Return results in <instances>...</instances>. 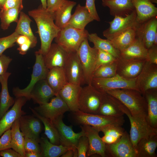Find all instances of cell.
Returning a JSON list of instances; mask_svg holds the SVG:
<instances>
[{
	"mask_svg": "<svg viewBox=\"0 0 157 157\" xmlns=\"http://www.w3.org/2000/svg\"><path fill=\"white\" fill-rule=\"evenodd\" d=\"M33 114L39 119L44 124V134L53 144L60 145L58 131L52 122L49 119L38 114L34 109L30 108Z\"/></svg>",
	"mask_w": 157,
	"mask_h": 157,
	"instance_id": "obj_41",
	"label": "cell"
},
{
	"mask_svg": "<svg viewBox=\"0 0 157 157\" xmlns=\"http://www.w3.org/2000/svg\"><path fill=\"white\" fill-rule=\"evenodd\" d=\"M12 59L9 57L2 54L0 56V75L4 74L7 70Z\"/></svg>",
	"mask_w": 157,
	"mask_h": 157,
	"instance_id": "obj_50",
	"label": "cell"
},
{
	"mask_svg": "<svg viewBox=\"0 0 157 157\" xmlns=\"http://www.w3.org/2000/svg\"><path fill=\"white\" fill-rule=\"evenodd\" d=\"M11 129L4 132L0 138V151L10 148H11Z\"/></svg>",
	"mask_w": 157,
	"mask_h": 157,
	"instance_id": "obj_47",
	"label": "cell"
},
{
	"mask_svg": "<svg viewBox=\"0 0 157 157\" xmlns=\"http://www.w3.org/2000/svg\"><path fill=\"white\" fill-rule=\"evenodd\" d=\"M88 34L85 29H78L67 25L60 30L55 41L68 53L76 52Z\"/></svg>",
	"mask_w": 157,
	"mask_h": 157,
	"instance_id": "obj_4",
	"label": "cell"
},
{
	"mask_svg": "<svg viewBox=\"0 0 157 157\" xmlns=\"http://www.w3.org/2000/svg\"><path fill=\"white\" fill-rule=\"evenodd\" d=\"M94 20L85 6L78 4L67 25L76 28L84 30L88 23Z\"/></svg>",
	"mask_w": 157,
	"mask_h": 157,
	"instance_id": "obj_27",
	"label": "cell"
},
{
	"mask_svg": "<svg viewBox=\"0 0 157 157\" xmlns=\"http://www.w3.org/2000/svg\"><path fill=\"white\" fill-rule=\"evenodd\" d=\"M88 140L89 148L86 156H90L97 154L102 157H106V144L99 135V132L94 127L88 125H81Z\"/></svg>",
	"mask_w": 157,
	"mask_h": 157,
	"instance_id": "obj_16",
	"label": "cell"
},
{
	"mask_svg": "<svg viewBox=\"0 0 157 157\" xmlns=\"http://www.w3.org/2000/svg\"><path fill=\"white\" fill-rule=\"evenodd\" d=\"M50 102L39 105L34 110L41 115L51 122L69 110L64 101L57 94Z\"/></svg>",
	"mask_w": 157,
	"mask_h": 157,
	"instance_id": "obj_14",
	"label": "cell"
},
{
	"mask_svg": "<svg viewBox=\"0 0 157 157\" xmlns=\"http://www.w3.org/2000/svg\"><path fill=\"white\" fill-rule=\"evenodd\" d=\"M32 21L24 12L21 11L20 17L17 22L15 31L19 35L27 37L32 43V48L35 47L37 43V38L34 35L30 26Z\"/></svg>",
	"mask_w": 157,
	"mask_h": 157,
	"instance_id": "obj_34",
	"label": "cell"
},
{
	"mask_svg": "<svg viewBox=\"0 0 157 157\" xmlns=\"http://www.w3.org/2000/svg\"><path fill=\"white\" fill-rule=\"evenodd\" d=\"M81 86L67 83L59 91L58 94L72 112L78 109V100Z\"/></svg>",
	"mask_w": 157,
	"mask_h": 157,
	"instance_id": "obj_24",
	"label": "cell"
},
{
	"mask_svg": "<svg viewBox=\"0 0 157 157\" xmlns=\"http://www.w3.org/2000/svg\"><path fill=\"white\" fill-rule=\"evenodd\" d=\"M19 119V128L24 137L34 139L40 142V134L42 129L40 120L33 116L24 115Z\"/></svg>",
	"mask_w": 157,
	"mask_h": 157,
	"instance_id": "obj_20",
	"label": "cell"
},
{
	"mask_svg": "<svg viewBox=\"0 0 157 157\" xmlns=\"http://www.w3.org/2000/svg\"><path fill=\"white\" fill-rule=\"evenodd\" d=\"M136 77L127 78L116 74L108 78H93L92 85L102 92L117 89H133L139 91L136 85Z\"/></svg>",
	"mask_w": 157,
	"mask_h": 157,
	"instance_id": "obj_9",
	"label": "cell"
},
{
	"mask_svg": "<svg viewBox=\"0 0 157 157\" xmlns=\"http://www.w3.org/2000/svg\"><path fill=\"white\" fill-rule=\"evenodd\" d=\"M42 157L41 154L33 151H25V157Z\"/></svg>",
	"mask_w": 157,
	"mask_h": 157,
	"instance_id": "obj_56",
	"label": "cell"
},
{
	"mask_svg": "<svg viewBox=\"0 0 157 157\" xmlns=\"http://www.w3.org/2000/svg\"><path fill=\"white\" fill-rule=\"evenodd\" d=\"M104 92L119 100L128 109L133 117L147 122V103L144 97L140 92L133 89H117Z\"/></svg>",
	"mask_w": 157,
	"mask_h": 157,
	"instance_id": "obj_2",
	"label": "cell"
},
{
	"mask_svg": "<svg viewBox=\"0 0 157 157\" xmlns=\"http://www.w3.org/2000/svg\"><path fill=\"white\" fill-rule=\"evenodd\" d=\"M27 100L24 97H16L12 108L0 119V137L4 132L11 128L17 119L25 114L26 113L22 108Z\"/></svg>",
	"mask_w": 157,
	"mask_h": 157,
	"instance_id": "obj_17",
	"label": "cell"
},
{
	"mask_svg": "<svg viewBox=\"0 0 157 157\" xmlns=\"http://www.w3.org/2000/svg\"><path fill=\"white\" fill-rule=\"evenodd\" d=\"M11 73L6 72L0 75V83L1 91L0 93V119L13 105L15 100L10 95L8 86V81Z\"/></svg>",
	"mask_w": 157,
	"mask_h": 157,
	"instance_id": "obj_30",
	"label": "cell"
},
{
	"mask_svg": "<svg viewBox=\"0 0 157 157\" xmlns=\"http://www.w3.org/2000/svg\"><path fill=\"white\" fill-rule=\"evenodd\" d=\"M39 142L31 138L24 137V148L25 151H33L41 154Z\"/></svg>",
	"mask_w": 157,
	"mask_h": 157,
	"instance_id": "obj_46",
	"label": "cell"
},
{
	"mask_svg": "<svg viewBox=\"0 0 157 157\" xmlns=\"http://www.w3.org/2000/svg\"><path fill=\"white\" fill-rule=\"evenodd\" d=\"M29 40L26 36L19 35L16 39V42L19 45L26 43Z\"/></svg>",
	"mask_w": 157,
	"mask_h": 157,
	"instance_id": "obj_55",
	"label": "cell"
},
{
	"mask_svg": "<svg viewBox=\"0 0 157 157\" xmlns=\"http://www.w3.org/2000/svg\"><path fill=\"white\" fill-rule=\"evenodd\" d=\"M28 14L36 24L37 32L39 34L41 42L40 48L38 50L44 55L60 29L55 24L53 13L44 8L41 5L37 8L28 11Z\"/></svg>",
	"mask_w": 157,
	"mask_h": 157,
	"instance_id": "obj_1",
	"label": "cell"
},
{
	"mask_svg": "<svg viewBox=\"0 0 157 157\" xmlns=\"http://www.w3.org/2000/svg\"><path fill=\"white\" fill-rule=\"evenodd\" d=\"M103 92L92 85L81 87L78 100V109L85 113L97 114L101 103Z\"/></svg>",
	"mask_w": 157,
	"mask_h": 157,
	"instance_id": "obj_5",
	"label": "cell"
},
{
	"mask_svg": "<svg viewBox=\"0 0 157 157\" xmlns=\"http://www.w3.org/2000/svg\"><path fill=\"white\" fill-rule=\"evenodd\" d=\"M40 142L42 157L61 156L68 150L70 149H73L71 148L65 147L61 144L57 145L53 144L46 138H42L40 139Z\"/></svg>",
	"mask_w": 157,
	"mask_h": 157,
	"instance_id": "obj_36",
	"label": "cell"
},
{
	"mask_svg": "<svg viewBox=\"0 0 157 157\" xmlns=\"http://www.w3.org/2000/svg\"><path fill=\"white\" fill-rule=\"evenodd\" d=\"M6 1V0H0V10L2 8Z\"/></svg>",
	"mask_w": 157,
	"mask_h": 157,
	"instance_id": "obj_59",
	"label": "cell"
},
{
	"mask_svg": "<svg viewBox=\"0 0 157 157\" xmlns=\"http://www.w3.org/2000/svg\"><path fill=\"white\" fill-rule=\"evenodd\" d=\"M56 94L46 79L39 81L35 85L30 93L31 99L39 105L49 102Z\"/></svg>",
	"mask_w": 157,
	"mask_h": 157,
	"instance_id": "obj_25",
	"label": "cell"
},
{
	"mask_svg": "<svg viewBox=\"0 0 157 157\" xmlns=\"http://www.w3.org/2000/svg\"><path fill=\"white\" fill-rule=\"evenodd\" d=\"M145 60L117 58L116 74L125 78L136 77L141 71Z\"/></svg>",
	"mask_w": 157,
	"mask_h": 157,
	"instance_id": "obj_18",
	"label": "cell"
},
{
	"mask_svg": "<svg viewBox=\"0 0 157 157\" xmlns=\"http://www.w3.org/2000/svg\"><path fill=\"white\" fill-rule=\"evenodd\" d=\"M69 53L56 43L51 44L47 52L43 55L44 64L49 70L53 67H63Z\"/></svg>",
	"mask_w": 157,
	"mask_h": 157,
	"instance_id": "obj_21",
	"label": "cell"
},
{
	"mask_svg": "<svg viewBox=\"0 0 157 157\" xmlns=\"http://www.w3.org/2000/svg\"><path fill=\"white\" fill-rule=\"evenodd\" d=\"M0 156L3 157H22L20 154L11 148L0 151Z\"/></svg>",
	"mask_w": 157,
	"mask_h": 157,
	"instance_id": "obj_52",
	"label": "cell"
},
{
	"mask_svg": "<svg viewBox=\"0 0 157 157\" xmlns=\"http://www.w3.org/2000/svg\"><path fill=\"white\" fill-rule=\"evenodd\" d=\"M23 0H6L2 10H6L23 4Z\"/></svg>",
	"mask_w": 157,
	"mask_h": 157,
	"instance_id": "obj_53",
	"label": "cell"
},
{
	"mask_svg": "<svg viewBox=\"0 0 157 157\" xmlns=\"http://www.w3.org/2000/svg\"><path fill=\"white\" fill-rule=\"evenodd\" d=\"M63 117V115L60 116L52 121L58 131L60 144L72 148L74 154H76L78 153L76 147L78 140L81 137L85 135L84 132L81 129L79 133L74 132L71 126H68L64 123Z\"/></svg>",
	"mask_w": 157,
	"mask_h": 157,
	"instance_id": "obj_10",
	"label": "cell"
},
{
	"mask_svg": "<svg viewBox=\"0 0 157 157\" xmlns=\"http://www.w3.org/2000/svg\"><path fill=\"white\" fill-rule=\"evenodd\" d=\"M76 3L66 0L63 4L53 13L55 23L60 29L66 26L71 18V12Z\"/></svg>",
	"mask_w": 157,
	"mask_h": 157,
	"instance_id": "obj_33",
	"label": "cell"
},
{
	"mask_svg": "<svg viewBox=\"0 0 157 157\" xmlns=\"http://www.w3.org/2000/svg\"><path fill=\"white\" fill-rule=\"evenodd\" d=\"M11 131V148L20 154L22 157H25L24 137L19 128V119L12 125Z\"/></svg>",
	"mask_w": 157,
	"mask_h": 157,
	"instance_id": "obj_37",
	"label": "cell"
},
{
	"mask_svg": "<svg viewBox=\"0 0 157 157\" xmlns=\"http://www.w3.org/2000/svg\"><path fill=\"white\" fill-rule=\"evenodd\" d=\"M19 35L15 31L7 36L0 38V56L7 49L15 45L16 40Z\"/></svg>",
	"mask_w": 157,
	"mask_h": 157,
	"instance_id": "obj_44",
	"label": "cell"
},
{
	"mask_svg": "<svg viewBox=\"0 0 157 157\" xmlns=\"http://www.w3.org/2000/svg\"><path fill=\"white\" fill-rule=\"evenodd\" d=\"M136 84L142 94L148 90L157 89V65L146 61L136 77Z\"/></svg>",
	"mask_w": 157,
	"mask_h": 157,
	"instance_id": "obj_13",
	"label": "cell"
},
{
	"mask_svg": "<svg viewBox=\"0 0 157 157\" xmlns=\"http://www.w3.org/2000/svg\"><path fill=\"white\" fill-rule=\"evenodd\" d=\"M74 156V151L72 149L68 150L63 154L61 157H72Z\"/></svg>",
	"mask_w": 157,
	"mask_h": 157,
	"instance_id": "obj_57",
	"label": "cell"
},
{
	"mask_svg": "<svg viewBox=\"0 0 157 157\" xmlns=\"http://www.w3.org/2000/svg\"><path fill=\"white\" fill-rule=\"evenodd\" d=\"M35 53V61L33 67L30 81L24 89H21L18 87L13 88V93L16 97H23L28 100H30L31 92L35 85L39 81L46 78L49 69L44 64L43 55L39 50Z\"/></svg>",
	"mask_w": 157,
	"mask_h": 157,
	"instance_id": "obj_7",
	"label": "cell"
},
{
	"mask_svg": "<svg viewBox=\"0 0 157 157\" xmlns=\"http://www.w3.org/2000/svg\"><path fill=\"white\" fill-rule=\"evenodd\" d=\"M87 39L93 44L94 47L98 50L108 52L116 58L120 57V52L113 46L110 40L101 38L95 33H89Z\"/></svg>",
	"mask_w": 157,
	"mask_h": 157,
	"instance_id": "obj_40",
	"label": "cell"
},
{
	"mask_svg": "<svg viewBox=\"0 0 157 157\" xmlns=\"http://www.w3.org/2000/svg\"><path fill=\"white\" fill-rule=\"evenodd\" d=\"M94 128L104 133V135L101 138L106 144H111L117 142L125 131L122 126H118L108 125Z\"/></svg>",
	"mask_w": 157,
	"mask_h": 157,
	"instance_id": "obj_38",
	"label": "cell"
},
{
	"mask_svg": "<svg viewBox=\"0 0 157 157\" xmlns=\"http://www.w3.org/2000/svg\"><path fill=\"white\" fill-rule=\"evenodd\" d=\"M117 58L107 52L98 50L97 55L95 70L99 67L112 63L115 62Z\"/></svg>",
	"mask_w": 157,
	"mask_h": 157,
	"instance_id": "obj_43",
	"label": "cell"
},
{
	"mask_svg": "<svg viewBox=\"0 0 157 157\" xmlns=\"http://www.w3.org/2000/svg\"><path fill=\"white\" fill-rule=\"evenodd\" d=\"M157 132L141 138L137 145V157H156Z\"/></svg>",
	"mask_w": 157,
	"mask_h": 157,
	"instance_id": "obj_29",
	"label": "cell"
},
{
	"mask_svg": "<svg viewBox=\"0 0 157 157\" xmlns=\"http://www.w3.org/2000/svg\"><path fill=\"white\" fill-rule=\"evenodd\" d=\"M116 61L112 63L101 66L97 68L94 73L93 78H108L116 75Z\"/></svg>",
	"mask_w": 157,
	"mask_h": 157,
	"instance_id": "obj_42",
	"label": "cell"
},
{
	"mask_svg": "<svg viewBox=\"0 0 157 157\" xmlns=\"http://www.w3.org/2000/svg\"><path fill=\"white\" fill-rule=\"evenodd\" d=\"M46 79L56 95L68 83L63 67H56L49 69Z\"/></svg>",
	"mask_w": 157,
	"mask_h": 157,
	"instance_id": "obj_32",
	"label": "cell"
},
{
	"mask_svg": "<svg viewBox=\"0 0 157 157\" xmlns=\"http://www.w3.org/2000/svg\"><path fill=\"white\" fill-rule=\"evenodd\" d=\"M102 4L109 8L113 17H125L135 10L131 0H102Z\"/></svg>",
	"mask_w": 157,
	"mask_h": 157,
	"instance_id": "obj_26",
	"label": "cell"
},
{
	"mask_svg": "<svg viewBox=\"0 0 157 157\" xmlns=\"http://www.w3.org/2000/svg\"><path fill=\"white\" fill-rule=\"evenodd\" d=\"M89 148V143L87 137L83 135L79 138L77 145L76 147L78 157L86 156L87 152Z\"/></svg>",
	"mask_w": 157,
	"mask_h": 157,
	"instance_id": "obj_45",
	"label": "cell"
},
{
	"mask_svg": "<svg viewBox=\"0 0 157 157\" xmlns=\"http://www.w3.org/2000/svg\"><path fill=\"white\" fill-rule=\"evenodd\" d=\"M73 113V119L76 123L88 125L94 128L108 125L122 126L125 122L123 116H105L85 113L78 110Z\"/></svg>",
	"mask_w": 157,
	"mask_h": 157,
	"instance_id": "obj_6",
	"label": "cell"
},
{
	"mask_svg": "<svg viewBox=\"0 0 157 157\" xmlns=\"http://www.w3.org/2000/svg\"><path fill=\"white\" fill-rule=\"evenodd\" d=\"M136 30V37L148 49L153 45L155 37L157 35V16L141 24H139Z\"/></svg>",
	"mask_w": 157,
	"mask_h": 157,
	"instance_id": "obj_19",
	"label": "cell"
},
{
	"mask_svg": "<svg viewBox=\"0 0 157 157\" xmlns=\"http://www.w3.org/2000/svg\"><path fill=\"white\" fill-rule=\"evenodd\" d=\"M86 2L85 6L94 20L97 21H100V18L97 12L95 4V0H86Z\"/></svg>",
	"mask_w": 157,
	"mask_h": 157,
	"instance_id": "obj_49",
	"label": "cell"
},
{
	"mask_svg": "<svg viewBox=\"0 0 157 157\" xmlns=\"http://www.w3.org/2000/svg\"><path fill=\"white\" fill-rule=\"evenodd\" d=\"M63 68L68 83L81 86L84 84L83 72L76 52L69 53Z\"/></svg>",
	"mask_w": 157,
	"mask_h": 157,
	"instance_id": "obj_15",
	"label": "cell"
},
{
	"mask_svg": "<svg viewBox=\"0 0 157 157\" xmlns=\"http://www.w3.org/2000/svg\"><path fill=\"white\" fill-rule=\"evenodd\" d=\"M114 17L112 21L108 22L110 25L109 28L103 32L104 36L110 40L127 30L136 27L139 24L135 10L125 17Z\"/></svg>",
	"mask_w": 157,
	"mask_h": 157,
	"instance_id": "obj_8",
	"label": "cell"
},
{
	"mask_svg": "<svg viewBox=\"0 0 157 157\" xmlns=\"http://www.w3.org/2000/svg\"><path fill=\"white\" fill-rule=\"evenodd\" d=\"M143 95L147 103V122L152 128L157 129V89L148 90Z\"/></svg>",
	"mask_w": 157,
	"mask_h": 157,
	"instance_id": "obj_28",
	"label": "cell"
},
{
	"mask_svg": "<svg viewBox=\"0 0 157 157\" xmlns=\"http://www.w3.org/2000/svg\"><path fill=\"white\" fill-rule=\"evenodd\" d=\"M136 27L130 28L110 40L111 43L120 52L123 50L135 40Z\"/></svg>",
	"mask_w": 157,
	"mask_h": 157,
	"instance_id": "obj_35",
	"label": "cell"
},
{
	"mask_svg": "<svg viewBox=\"0 0 157 157\" xmlns=\"http://www.w3.org/2000/svg\"><path fill=\"white\" fill-rule=\"evenodd\" d=\"M146 61L150 63L157 65V45H153L148 49Z\"/></svg>",
	"mask_w": 157,
	"mask_h": 157,
	"instance_id": "obj_51",
	"label": "cell"
},
{
	"mask_svg": "<svg viewBox=\"0 0 157 157\" xmlns=\"http://www.w3.org/2000/svg\"><path fill=\"white\" fill-rule=\"evenodd\" d=\"M121 107L124 114L127 115L129 120L131 124L129 136L131 142L137 151V144L140 140L157 132V129L152 128L147 122L133 117L128 109L122 103Z\"/></svg>",
	"mask_w": 157,
	"mask_h": 157,
	"instance_id": "obj_11",
	"label": "cell"
},
{
	"mask_svg": "<svg viewBox=\"0 0 157 157\" xmlns=\"http://www.w3.org/2000/svg\"><path fill=\"white\" fill-rule=\"evenodd\" d=\"M23 8V4H22L6 10H0V19L2 29L7 30L12 22L17 23L19 19V15Z\"/></svg>",
	"mask_w": 157,
	"mask_h": 157,
	"instance_id": "obj_39",
	"label": "cell"
},
{
	"mask_svg": "<svg viewBox=\"0 0 157 157\" xmlns=\"http://www.w3.org/2000/svg\"><path fill=\"white\" fill-rule=\"evenodd\" d=\"M98 51L97 49L90 46L86 38L76 52L83 72L84 84L87 85H92Z\"/></svg>",
	"mask_w": 157,
	"mask_h": 157,
	"instance_id": "obj_3",
	"label": "cell"
},
{
	"mask_svg": "<svg viewBox=\"0 0 157 157\" xmlns=\"http://www.w3.org/2000/svg\"><path fill=\"white\" fill-rule=\"evenodd\" d=\"M103 92L101 105L97 114L107 116L120 117L124 114L121 107V102L117 98Z\"/></svg>",
	"mask_w": 157,
	"mask_h": 157,
	"instance_id": "obj_23",
	"label": "cell"
},
{
	"mask_svg": "<svg viewBox=\"0 0 157 157\" xmlns=\"http://www.w3.org/2000/svg\"><path fill=\"white\" fill-rule=\"evenodd\" d=\"M19 46L17 50L19 51V53L24 55L26 54L30 48H32V43L29 40L26 43Z\"/></svg>",
	"mask_w": 157,
	"mask_h": 157,
	"instance_id": "obj_54",
	"label": "cell"
},
{
	"mask_svg": "<svg viewBox=\"0 0 157 157\" xmlns=\"http://www.w3.org/2000/svg\"><path fill=\"white\" fill-rule=\"evenodd\" d=\"M66 0H46V10L53 13L61 7Z\"/></svg>",
	"mask_w": 157,
	"mask_h": 157,
	"instance_id": "obj_48",
	"label": "cell"
},
{
	"mask_svg": "<svg viewBox=\"0 0 157 157\" xmlns=\"http://www.w3.org/2000/svg\"><path fill=\"white\" fill-rule=\"evenodd\" d=\"M136 13V20L141 24L157 16V8L153 3L157 0H131Z\"/></svg>",
	"mask_w": 157,
	"mask_h": 157,
	"instance_id": "obj_22",
	"label": "cell"
},
{
	"mask_svg": "<svg viewBox=\"0 0 157 157\" xmlns=\"http://www.w3.org/2000/svg\"><path fill=\"white\" fill-rule=\"evenodd\" d=\"M148 49L137 37L130 45L120 52V57L127 59L143 60H147Z\"/></svg>",
	"mask_w": 157,
	"mask_h": 157,
	"instance_id": "obj_31",
	"label": "cell"
},
{
	"mask_svg": "<svg viewBox=\"0 0 157 157\" xmlns=\"http://www.w3.org/2000/svg\"><path fill=\"white\" fill-rule=\"evenodd\" d=\"M41 2V5L43 8L46 9L47 8L46 0H40Z\"/></svg>",
	"mask_w": 157,
	"mask_h": 157,
	"instance_id": "obj_58",
	"label": "cell"
},
{
	"mask_svg": "<svg viewBox=\"0 0 157 157\" xmlns=\"http://www.w3.org/2000/svg\"><path fill=\"white\" fill-rule=\"evenodd\" d=\"M106 157H137V152L129 135L125 131L120 139L111 144H106Z\"/></svg>",
	"mask_w": 157,
	"mask_h": 157,
	"instance_id": "obj_12",
	"label": "cell"
}]
</instances>
